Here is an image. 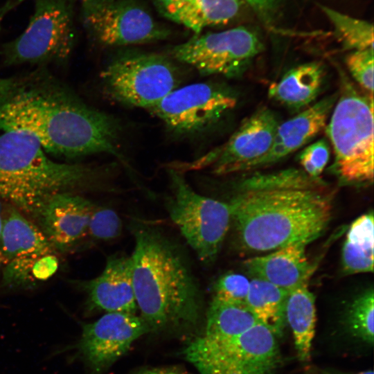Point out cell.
<instances>
[{
    "mask_svg": "<svg viewBox=\"0 0 374 374\" xmlns=\"http://www.w3.org/2000/svg\"><path fill=\"white\" fill-rule=\"evenodd\" d=\"M278 341L258 321L237 337L208 341L197 336L183 353L199 374H278L281 363Z\"/></svg>",
    "mask_w": 374,
    "mask_h": 374,
    "instance_id": "cell-7",
    "label": "cell"
},
{
    "mask_svg": "<svg viewBox=\"0 0 374 374\" xmlns=\"http://www.w3.org/2000/svg\"><path fill=\"white\" fill-rule=\"evenodd\" d=\"M247 3L265 23L274 20L285 0H242Z\"/></svg>",
    "mask_w": 374,
    "mask_h": 374,
    "instance_id": "cell-32",
    "label": "cell"
},
{
    "mask_svg": "<svg viewBox=\"0 0 374 374\" xmlns=\"http://www.w3.org/2000/svg\"><path fill=\"white\" fill-rule=\"evenodd\" d=\"M302 243L290 244L265 255L252 257L243 262L251 278L265 280L283 290L290 292L308 283L315 267L305 255Z\"/></svg>",
    "mask_w": 374,
    "mask_h": 374,
    "instance_id": "cell-18",
    "label": "cell"
},
{
    "mask_svg": "<svg viewBox=\"0 0 374 374\" xmlns=\"http://www.w3.org/2000/svg\"><path fill=\"white\" fill-rule=\"evenodd\" d=\"M136 374H185L178 368L172 367L152 368L141 370Z\"/></svg>",
    "mask_w": 374,
    "mask_h": 374,
    "instance_id": "cell-35",
    "label": "cell"
},
{
    "mask_svg": "<svg viewBox=\"0 0 374 374\" xmlns=\"http://www.w3.org/2000/svg\"><path fill=\"white\" fill-rule=\"evenodd\" d=\"M235 103L219 87L198 82L176 88L149 110L174 132L193 134L213 125Z\"/></svg>",
    "mask_w": 374,
    "mask_h": 374,
    "instance_id": "cell-13",
    "label": "cell"
},
{
    "mask_svg": "<svg viewBox=\"0 0 374 374\" xmlns=\"http://www.w3.org/2000/svg\"><path fill=\"white\" fill-rule=\"evenodd\" d=\"M25 1L26 0H6L0 6V30L1 28V24L5 17ZM8 82V79L0 78V91L4 89Z\"/></svg>",
    "mask_w": 374,
    "mask_h": 374,
    "instance_id": "cell-33",
    "label": "cell"
},
{
    "mask_svg": "<svg viewBox=\"0 0 374 374\" xmlns=\"http://www.w3.org/2000/svg\"><path fill=\"white\" fill-rule=\"evenodd\" d=\"M82 5H89V4H94L98 3L100 2H103L107 0H80Z\"/></svg>",
    "mask_w": 374,
    "mask_h": 374,
    "instance_id": "cell-36",
    "label": "cell"
},
{
    "mask_svg": "<svg viewBox=\"0 0 374 374\" xmlns=\"http://www.w3.org/2000/svg\"><path fill=\"white\" fill-rule=\"evenodd\" d=\"M321 10L331 22L339 40L346 49H373V26L326 6Z\"/></svg>",
    "mask_w": 374,
    "mask_h": 374,
    "instance_id": "cell-27",
    "label": "cell"
},
{
    "mask_svg": "<svg viewBox=\"0 0 374 374\" xmlns=\"http://www.w3.org/2000/svg\"><path fill=\"white\" fill-rule=\"evenodd\" d=\"M324 78V69L317 62L296 66L269 88V96L292 109L310 105L319 95Z\"/></svg>",
    "mask_w": 374,
    "mask_h": 374,
    "instance_id": "cell-21",
    "label": "cell"
},
{
    "mask_svg": "<svg viewBox=\"0 0 374 374\" xmlns=\"http://www.w3.org/2000/svg\"><path fill=\"white\" fill-rule=\"evenodd\" d=\"M249 280L244 275L227 272L222 275L213 287V298L220 301L246 306Z\"/></svg>",
    "mask_w": 374,
    "mask_h": 374,
    "instance_id": "cell-29",
    "label": "cell"
},
{
    "mask_svg": "<svg viewBox=\"0 0 374 374\" xmlns=\"http://www.w3.org/2000/svg\"><path fill=\"white\" fill-rule=\"evenodd\" d=\"M337 98V93L325 97L280 123L270 148L249 170L274 164L305 145L326 127Z\"/></svg>",
    "mask_w": 374,
    "mask_h": 374,
    "instance_id": "cell-17",
    "label": "cell"
},
{
    "mask_svg": "<svg viewBox=\"0 0 374 374\" xmlns=\"http://www.w3.org/2000/svg\"><path fill=\"white\" fill-rule=\"evenodd\" d=\"M82 19L93 38L109 46L157 42L170 35L169 29L133 0H107L82 5Z\"/></svg>",
    "mask_w": 374,
    "mask_h": 374,
    "instance_id": "cell-11",
    "label": "cell"
},
{
    "mask_svg": "<svg viewBox=\"0 0 374 374\" xmlns=\"http://www.w3.org/2000/svg\"><path fill=\"white\" fill-rule=\"evenodd\" d=\"M57 253L37 225L13 206L8 204L0 238V265L12 260Z\"/></svg>",
    "mask_w": 374,
    "mask_h": 374,
    "instance_id": "cell-20",
    "label": "cell"
},
{
    "mask_svg": "<svg viewBox=\"0 0 374 374\" xmlns=\"http://www.w3.org/2000/svg\"><path fill=\"white\" fill-rule=\"evenodd\" d=\"M373 95H364L343 81L326 126L335 156L332 169L341 181L373 182Z\"/></svg>",
    "mask_w": 374,
    "mask_h": 374,
    "instance_id": "cell-5",
    "label": "cell"
},
{
    "mask_svg": "<svg viewBox=\"0 0 374 374\" xmlns=\"http://www.w3.org/2000/svg\"><path fill=\"white\" fill-rule=\"evenodd\" d=\"M0 131L25 133L51 155L106 153L124 159L117 121L44 74L8 79L0 91Z\"/></svg>",
    "mask_w": 374,
    "mask_h": 374,
    "instance_id": "cell-1",
    "label": "cell"
},
{
    "mask_svg": "<svg viewBox=\"0 0 374 374\" xmlns=\"http://www.w3.org/2000/svg\"><path fill=\"white\" fill-rule=\"evenodd\" d=\"M86 294V310L136 314L130 256L116 253L107 257L101 274L89 280L78 281Z\"/></svg>",
    "mask_w": 374,
    "mask_h": 374,
    "instance_id": "cell-16",
    "label": "cell"
},
{
    "mask_svg": "<svg viewBox=\"0 0 374 374\" xmlns=\"http://www.w3.org/2000/svg\"><path fill=\"white\" fill-rule=\"evenodd\" d=\"M280 123L273 110L260 107L244 119L222 145L192 163L174 164L172 167L184 171L209 166L217 175L249 170L270 148Z\"/></svg>",
    "mask_w": 374,
    "mask_h": 374,
    "instance_id": "cell-12",
    "label": "cell"
},
{
    "mask_svg": "<svg viewBox=\"0 0 374 374\" xmlns=\"http://www.w3.org/2000/svg\"><path fill=\"white\" fill-rule=\"evenodd\" d=\"M286 324L292 330L298 359L310 361L315 335L317 313L315 296L308 288V283L291 290L285 306Z\"/></svg>",
    "mask_w": 374,
    "mask_h": 374,
    "instance_id": "cell-22",
    "label": "cell"
},
{
    "mask_svg": "<svg viewBox=\"0 0 374 374\" xmlns=\"http://www.w3.org/2000/svg\"><path fill=\"white\" fill-rule=\"evenodd\" d=\"M95 206L76 193H61L50 197L33 218L54 249L64 253L86 238Z\"/></svg>",
    "mask_w": 374,
    "mask_h": 374,
    "instance_id": "cell-15",
    "label": "cell"
},
{
    "mask_svg": "<svg viewBox=\"0 0 374 374\" xmlns=\"http://www.w3.org/2000/svg\"><path fill=\"white\" fill-rule=\"evenodd\" d=\"M109 168L51 159L30 136L0 133V199L33 217L51 197L103 186Z\"/></svg>",
    "mask_w": 374,
    "mask_h": 374,
    "instance_id": "cell-4",
    "label": "cell"
},
{
    "mask_svg": "<svg viewBox=\"0 0 374 374\" xmlns=\"http://www.w3.org/2000/svg\"><path fill=\"white\" fill-rule=\"evenodd\" d=\"M373 49L353 51L346 59L354 80L367 91L373 92Z\"/></svg>",
    "mask_w": 374,
    "mask_h": 374,
    "instance_id": "cell-30",
    "label": "cell"
},
{
    "mask_svg": "<svg viewBox=\"0 0 374 374\" xmlns=\"http://www.w3.org/2000/svg\"><path fill=\"white\" fill-rule=\"evenodd\" d=\"M374 224L370 212L350 225L342 249L341 262L347 274L373 271Z\"/></svg>",
    "mask_w": 374,
    "mask_h": 374,
    "instance_id": "cell-24",
    "label": "cell"
},
{
    "mask_svg": "<svg viewBox=\"0 0 374 374\" xmlns=\"http://www.w3.org/2000/svg\"><path fill=\"white\" fill-rule=\"evenodd\" d=\"M34 10L25 30L3 44L9 65L63 62L75 37L73 0H33Z\"/></svg>",
    "mask_w": 374,
    "mask_h": 374,
    "instance_id": "cell-8",
    "label": "cell"
},
{
    "mask_svg": "<svg viewBox=\"0 0 374 374\" xmlns=\"http://www.w3.org/2000/svg\"><path fill=\"white\" fill-rule=\"evenodd\" d=\"M289 292L262 279L251 278L249 281L247 308L278 339L286 325L285 306Z\"/></svg>",
    "mask_w": 374,
    "mask_h": 374,
    "instance_id": "cell-23",
    "label": "cell"
},
{
    "mask_svg": "<svg viewBox=\"0 0 374 374\" xmlns=\"http://www.w3.org/2000/svg\"><path fill=\"white\" fill-rule=\"evenodd\" d=\"M305 374H374L372 369H367L359 372H344L332 368L310 366L306 369Z\"/></svg>",
    "mask_w": 374,
    "mask_h": 374,
    "instance_id": "cell-34",
    "label": "cell"
},
{
    "mask_svg": "<svg viewBox=\"0 0 374 374\" xmlns=\"http://www.w3.org/2000/svg\"><path fill=\"white\" fill-rule=\"evenodd\" d=\"M374 291L368 288L346 305L339 320L340 333L353 344L373 348Z\"/></svg>",
    "mask_w": 374,
    "mask_h": 374,
    "instance_id": "cell-25",
    "label": "cell"
},
{
    "mask_svg": "<svg viewBox=\"0 0 374 374\" xmlns=\"http://www.w3.org/2000/svg\"><path fill=\"white\" fill-rule=\"evenodd\" d=\"M149 332L137 314L109 312L83 323L81 335L71 346L92 374L109 368L123 357L133 343Z\"/></svg>",
    "mask_w": 374,
    "mask_h": 374,
    "instance_id": "cell-14",
    "label": "cell"
},
{
    "mask_svg": "<svg viewBox=\"0 0 374 374\" xmlns=\"http://www.w3.org/2000/svg\"><path fill=\"white\" fill-rule=\"evenodd\" d=\"M1 199H0V238L2 231L3 222V213L2 211Z\"/></svg>",
    "mask_w": 374,
    "mask_h": 374,
    "instance_id": "cell-37",
    "label": "cell"
},
{
    "mask_svg": "<svg viewBox=\"0 0 374 374\" xmlns=\"http://www.w3.org/2000/svg\"><path fill=\"white\" fill-rule=\"evenodd\" d=\"M165 18L195 35L210 26L229 23L239 12L242 0H152Z\"/></svg>",
    "mask_w": 374,
    "mask_h": 374,
    "instance_id": "cell-19",
    "label": "cell"
},
{
    "mask_svg": "<svg viewBox=\"0 0 374 374\" xmlns=\"http://www.w3.org/2000/svg\"><path fill=\"white\" fill-rule=\"evenodd\" d=\"M122 221L112 208L96 206L89 219L87 233L91 241H109L119 237Z\"/></svg>",
    "mask_w": 374,
    "mask_h": 374,
    "instance_id": "cell-28",
    "label": "cell"
},
{
    "mask_svg": "<svg viewBox=\"0 0 374 374\" xmlns=\"http://www.w3.org/2000/svg\"><path fill=\"white\" fill-rule=\"evenodd\" d=\"M132 231L135 299L149 332L196 325L202 314V292L184 251L155 226L136 222Z\"/></svg>",
    "mask_w": 374,
    "mask_h": 374,
    "instance_id": "cell-3",
    "label": "cell"
},
{
    "mask_svg": "<svg viewBox=\"0 0 374 374\" xmlns=\"http://www.w3.org/2000/svg\"><path fill=\"white\" fill-rule=\"evenodd\" d=\"M262 44L255 33L242 26L199 33L174 46L171 55L201 74L235 76L259 54Z\"/></svg>",
    "mask_w": 374,
    "mask_h": 374,
    "instance_id": "cell-10",
    "label": "cell"
},
{
    "mask_svg": "<svg viewBox=\"0 0 374 374\" xmlns=\"http://www.w3.org/2000/svg\"><path fill=\"white\" fill-rule=\"evenodd\" d=\"M104 89L113 100L150 109L178 87L179 71L166 56L130 53L110 62L100 74Z\"/></svg>",
    "mask_w": 374,
    "mask_h": 374,
    "instance_id": "cell-9",
    "label": "cell"
},
{
    "mask_svg": "<svg viewBox=\"0 0 374 374\" xmlns=\"http://www.w3.org/2000/svg\"><path fill=\"white\" fill-rule=\"evenodd\" d=\"M57 254L30 256L12 260L3 266V285L10 289H26L47 280L58 269Z\"/></svg>",
    "mask_w": 374,
    "mask_h": 374,
    "instance_id": "cell-26",
    "label": "cell"
},
{
    "mask_svg": "<svg viewBox=\"0 0 374 374\" xmlns=\"http://www.w3.org/2000/svg\"><path fill=\"white\" fill-rule=\"evenodd\" d=\"M330 153L328 141L321 139L305 148L298 159L303 170L310 177L317 179L328 163Z\"/></svg>",
    "mask_w": 374,
    "mask_h": 374,
    "instance_id": "cell-31",
    "label": "cell"
},
{
    "mask_svg": "<svg viewBox=\"0 0 374 374\" xmlns=\"http://www.w3.org/2000/svg\"><path fill=\"white\" fill-rule=\"evenodd\" d=\"M319 178L287 169L243 179L229 202L235 247L265 253L318 238L331 217L330 196Z\"/></svg>",
    "mask_w": 374,
    "mask_h": 374,
    "instance_id": "cell-2",
    "label": "cell"
},
{
    "mask_svg": "<svg viewBox=\"0 0 374 374\" xmlns=\"http://www.w3.org/2000/svg\"><path fill=\"white\" fill-rule=\"evenodd\" d=\"M167 172L170 192L165 207L169 217L199 261L210 265L217 258L231 226L229 205L195 191L182 171L170 167Z\"/></svg>",
    "mask_w": 374,
    "mask_h": 374,
    "instance_id": "cell-6",
    "label": "cell"
}]
</instances>
